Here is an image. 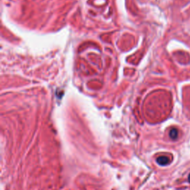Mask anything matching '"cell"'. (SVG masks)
<instances>
[{"instance_id":"2","label":"cell","mask_w":190,"mask_h":190,"mask_svg":"<svg viewBox=\"0 0 190 190\" xmlns=\"http://www.w3.org/2000/svg\"><path fill=\"white\" fill-rule=\"evenodd\" d=\"M178 131L176 128H172V129H171V131H170L169 132V137L172 140H175V139L178 137Z\"/></svg>"},{"instance_id":"3","label":"cell","mask_w":190,"mask_h":190,"mask_svg":"<svg viewBox=\"0 0 190 190\" xmlns=\"http://www.w3.org/2000/svg\"><path fill=\"white\" fill-rule=\"evenodd\" d=\"M188 180H189V181L190 182V174H189V178H188Z\"/></svg>"},{"instance_id":"1","label":"cell","mask_w":190,"mask_h":190,"mask_svg":"<svg viewBox=\"0 0 190 190\" xmlns=\"http://www.w3.org/2000/svg\"><path fill=\"white\" fill-rule=\"evenodd\" d=\"M157 162L161 166H166L169 163V159L166 156H161L157 159Z\"/></svg>"}]
</instances>
